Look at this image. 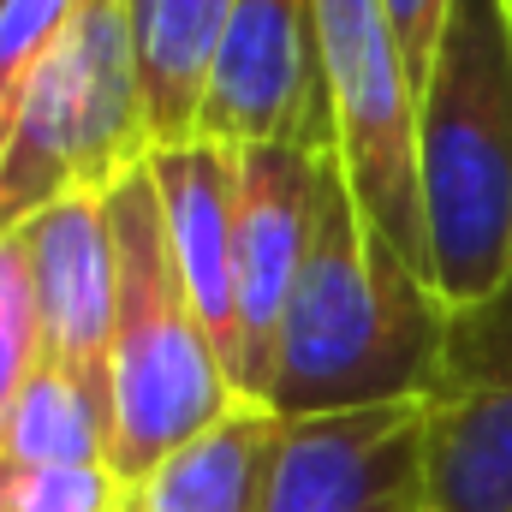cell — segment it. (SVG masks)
<instances>
[{
  "label": "cell",
  "mask_w": 512,
  "mask_h": 512,
  "mask_svg": "<svg viewBox=\"0 0 512 512\" xmlns=\"http://www.w3.org/2000/svg\"><path fill=\"white\" fill-rule=\"evenodd\" d=\"M447 310L435 280L364 221L340 155H328L310 256L280 322L262 405L280 417H328L423 399L441 364Z\"/></svg>",
  "instance_id": "cell-1"
},
{
  "label": "cell",
  "mask_w": 512,
  "mask_h": 512,
  "mask_svg": "<svg viewBox=\"0 0 512 512\" xmlns=\"http://www.w3.org/2000/svg\"><path fill=\"white\" fill-rule=\"evenodd\" d=\"M417 191L429 274L447 304H477L512 280L507 0H447L429 78L417 90Z\"/></svg>",
  "instance_id": "cell-2"
},
{
  "label": "cell",
  "mask_w": 512,
  "mask_h": 512,
  "mask_svg": "<svg viewBox=\"0 0 512 512\" xmlns=\"http://www.w3.org/2000/svg\"><path fill=\"white\" fill-rule=\"evenodd\" d=\"M108 221L120 256L114 340H108L114 477L131 483L185 441H197L203 429H215L239 405V387L185 292L149 173H131L126 185L108 191Z\"/></svg>",
  "instance_id": "cell-3"
},
{
  "label": "cell",
  "mask_w": 512,
  "mask_h": 512,
  "mask_svg": "<svg viewBox=\"0 0 512 512\" xmlns=\"http://www.w3.org/2000/svg\"><path fill=\"white\" fill-rule=\"evenodd\" d=\"M149 149L155 137L143 114L126 0H78L0 161V233L24 227L72 191L108 197L143 173Z\"/></svg>",
  "instance_id": "cell-4"
},
{
  "label": "cell",
  "mask_w": 512,
  "mask_h": 512,
  "mask_svg": "<svg viewBox=\"0 0 512 512\" xmlns=\"http://www.w3.org/2000/svg\"><path fill=\"white\" fill-rule=\"evenodd\" d=\"M316 24H322V72L346 185L364 221L411 268L429 274L423 191H417V84L405 72L387 0H316Z\"/></svg>",
  "instance_id": "cell-5"
},
{
  "label": "cell",
  "mask_w": 512,
  "mask_h": 512,
  "mask_svg": "<svg viewBox=\"0 0 512 512\" xmlns=\"http://www.w3.org/2000/svg\"><path fill=\"white\" fill-rule=\"evenodd\" d=\"M429 512H512V280L447 310L423 393Z\"/></svg>",
  "instance_id": "cell-6"
},
{
  "label": "cell",
  "mask_w": 512,
  "mask_h": 512,
  "mask_svg": "<svg viewBox=\"0 0 512 512\" xmlns=\"http://www.w3.org/2000/svg\"><path fill=\"white\" fill-rule=\"evenodd\" d=\"M197 137H215L227 149L298 143L316 155H340L316 0H239L233 6V24L209 72Z\"/></svg>",
  "instance_id": "cell-7"
},
{
  "label": "cell",
  "mask_w": 512,
  "mask_h": 512,
  "mask_svg": "<svg viewBox=\"0 0 512 512\" xmlns=\"http://www.w3.org/2000/svg\"><path fill=\"white\" fill-rule=\"evenodd\" d=\"M322 161L298 143H245L233 149L239 173V399L262 405L274 376L280 322L292 304V286L304 274L316 203H322Z\"/></svg>",
  "instance_id": "cell-8"
},
{
  "label": "cell",
  "mask_w": 512,
  "mask_h": 512,
  "mask_svg": "<svg viewBox=\"0 0 512 512\" xmlns=\"http://www.w3.org/2000/svg\"><path fill=\"white\" fill-rule=\"evenodd\" d=\"M268 512H429L423 399L286 417Z\"/></svg>",
  "instance_id": "cell-9"
},
{
  "label": "cell",
  "mask_w": 512,
  "mask_h": 512,
  "mask_svg": "<svg viewBox=\"0 0 512 512\" xmlns=\"http://www.w3.org/2000/svg\"><path fill=\"white\" fill-rule=\"evenodd\" d=\"M30 251L36 280V316H42V364H60L72 376L108 382V340H114V292H120V256L114 221L102 191H72L12 227Z\"/></svg>",
  "instance_id": "cell-10"
},
{
  "label": "cell",
  "mask_w": 512,
  "mask_h": 512,
  "mask_svg": "<svg viewBox=\"0 0 512 512\" xmlns=\"http://www.w3.org/2000/svg\"><path fill=\"white\" fill-rule=\"evenodd\" d=\"M143 173L161 197L185 292L233 376V364H239V262H233L239 256V173H233V149L215 137L167 143V149H149Z\"/></svg>",
  "instance_id": "cell-11"
},
{
  "label": "cell",
  "mask_w": 512,
  "mask_h": 512,
  "mask_svg": "<svg viewBox=\"0 0 512 512\" xmlns=\"http://www.w3.org/2000/svg\"><path fill=\"white\" fill-rule=\"evenodd\" d=\"M280 441L286 417L239 399L215 429L167 453L155 471L120 483L114 512H268Z\"/></svg>",
  "instance_id": "cell-12"
},
{
  "label": "cell",
  "mask_w": 512,
  "mask_h": 512,
  "mask_svg": "<svg viewBox=\"0 0 512 512\" xmlns=\"http://www.w3.org/2000/svg\"><path fill=\"white\" fill-rule=\"evenodd\" d=\"M233 6L239 0H126L131 54H137V84H143V114H149L155 149L197 137L209 72L233 24Z\"/></svg>",
  "instance_id": "cell-13"
},
{
  "label": "cell",
  "mask_w": 512,
  "mask_h": 512,
  "mask_svg": "<svg viewBox=\"0 0 512 512\" xmlns=\"http://www.w3.org/2000/svg\"><path fill=\"white\" fill-rule=\"evenodd\" d=\"M0 453L24 465H114V387L42 364L6 417Z\"/></svg>",
  "instance_id": "cell-14"
},
{
  "label": "cell",
  "mask_w": 512,
  "mask_h": 512,
  "mask_svg": "<svg viewBox=\"0 0 512 512\" xmlns=\"http://www.w3.org/2000/svg\"><path fill=\"white\" fill-rule=\"evenodd\" d=\"M78 0H6L0 6V161L18 137L24 102L54 54V42L66 36Z\"/></svg>",
  "instance_id": "cell-15"
},
{
  "label": "cell",
  "mask_w": 512,
  "mask_h": 512,
  "mask_svg": "<svg viewBox=\"0 0 512 512\" xmlns=\"http://www.w3.org/2000/svg\"><path fill=\"white\" fill-rule=\"evenodd\" d=\"M36 370H42V316H36L30 251L18 233H0V435Z\"/></svg>",
  "instance_id": "cell-16"
},
{
  "label": "cell",
  "mask_w": 512,
  "mask_h": 512,
  "mask_svg": "<svg viewBox=\"0 0 512 512\" xmlns=\"http://www.w3.org/2000/svg\"><path fill=\"white\" fill-rule=\"evenodd\" d=\"M114 465H24L0 453V512H114Z\"/></svg>",
  "instance_id": "cell-17"
},
{
  "label": "cell",
  "mask_w": 512,
  "mask_h": 512,
  "mask_svg": "<svg viewBox=\"0 0 512 512\" xmlns=\"http://www.w3.org/2000/svg\"><path fill=\"white\" fill-rule=\"evenodd\" d=\"M387 18H393L399 54H405V72H411V84L423 90V78H429V60H435V42H441L447 0H387Z\"/></svg>",
  "instance_id": "cell-18"
},
{
  "label": "cell",
  "mask_w": 512,
  "mask_h": 512,
  "mask_svg": "<svg viewBox=\"0 0 512 512\" xmlns=\"http://www.w3.org/2000/svg\"><path fill=\"white\" fill-rule=\"evenodd\" d=\"M507 12H512V0H507Z\"/></svg>",
  "instance_id": "cell-19"
},
{
  "label": "cell",
  "mask_w": 512,
  "mask_h": 512,
  "mask_svg": "<svg viewBox=\"0 0 512 512\" xmlns=\"http://www.w3.org/2000/svg\"><path fill=\"white\" fill-rule=\"evenodd\" d=\"M0 6H6V0H0Z\"/></svg>",
  "instance_id": "cell-20"
}]
</instances>
